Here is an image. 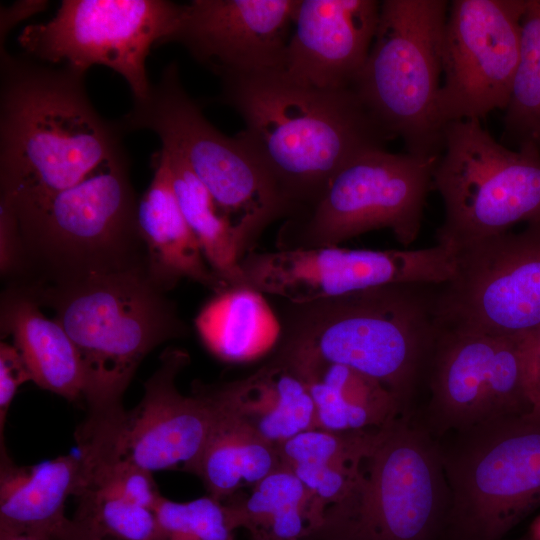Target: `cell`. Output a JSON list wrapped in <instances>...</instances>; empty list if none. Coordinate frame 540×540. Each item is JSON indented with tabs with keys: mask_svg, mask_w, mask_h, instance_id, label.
I'll return each instance as SVG.
<instances>
[{
	"mask_svg": "<svg viewBox=\"0 0 540 540\" xmlns=\"http://www.w3.org/2000/svg\"><path fill=\"white\" fill-rule=\"evenodd\" d=\"M223 503L231 527L248 540H306L322 522L311 493L282 465Z\"/></svg>",
	"mask_w": 540,
	"mask_h": 540,
	"instance_id": "4316f807",
	"label": "cell"
},
{
	"mask_svg": "<svg viewBox=\"0 0 540 540\" xmlns=\"http://www.w3.org/2000/svg\"><path fill=\"white\" fill-rule=\"evenodd\" d=\"M450 489L439 441L415 414L381 428L354 490L307 540H442Z\"/></svg>",
	"mask_w": 540,
	"mask_h": 540,
	"instance_id": "8992f818",
	"label": "cell"
},
{
	"mask_svg": "<svg viewBox=\"0 0 540 540\" xmlns=\"http://www.w3.org/2000/svg\"><path fill=\"white\" fill-rule=\"evenodd\" d=\"M48 5L43 0L17 1L14 4L1 7L0 13V44H4L9 32L22 20L44 10Z\"/></svg>",
	"mask_w": 540,
	"mask_h": 540,
	"instance_id": "d590c367",
	"label": "cell"
},
{
	"mask_svg": "<svg viewBox=\"0 0 540 540\" xmlns=\"http://www.w3.org/2000/svg\"><path fill=\"white\" fill-rule=\"evenodd\" d=\"M375 0H300L284 71L321 89L353 88L379 20Z\"/></svg>",
	"mask_w": 540,
	"mask_h": 540,
	"instance_id": "d6986e66",
	"label": "cell"
},
{
	"mask_svg": "<svg viewBox=\"0 0 540 540\" xmlns=\"http://www.w3.org/2000/svg\"><path fill=\"white\" fill-rule=\"evenodd\" d=\"M300 0H193L161 45L177 43L221 79L283 70Z\"/></svg>",
	"mask_w": 540,
	"mask_h": 540,
	"instance_id": "e0dca14e",
	"label": "cell"
},
{
	"mask_svg": "<svg viewBox=\"0 0 540 540\" xmlns=\"http://www.w3.org/2000/svg\"><path fill=\"white\" fill-rule=\"evenodd\" d=\"M188 360L185 351L167 348L140 403L106 431L119 456L150 472L181 467L194 473L215 425L217 409L204 387L191 396L176 387Z\"/></svg>",
	"mask_w": 540,
	"mask_h": 540,
	"instance_id": "ac0fdd59",
	"label": "cell"
},
{
	"mask_svg": "<svg viewBox=\"0 0 540 540\" xmlns=\"http://www.w3.org/2000/svg\"><path fill=\"white\" fill-rule=\"evenodd\" d=\"M527 378L533 404L531 413L540 415V328L524 338Z\"/></svg>",
	"mask_w": 540,
	"mask_h": 540,
	"instance_id": "e575fe53",
	"label": "cell"
},
{
	"mask_svg": "<svg viewBox=\"0 0 540 540\" xmlns=\"http://www.w3.org/2000/svg\"><path fill=\"white\" fill-rule=\"evenodd\" d=\"M167 0H63L55 16L26 26L18 37L24 53L38 61L87 72L106 66L121 75L133 99L152 83L146 59L161 45L181 12Z\"/></svg>",
	"mask_w": 540,
	"mask_h": 540,
	"instance_id": "7c38bea8",
	"label": "cell"
},
{
	"mask_svg": "<svg viewBox=\"0 0 540 540\" xmlns=\"http://www.w3.org/2000/svg\"><path fill=\"white\" fill-rule=\"evenodd\" d=\"M504 136L540 151V0H527L521 23V46L504 116Z\"/></svg>",
	"mask_w": 540,
	"mask_h": 540,
	"instance_id": "f546056e",
	"label": "cell"
},
{
	"mask_svg": "<svg viewBox=\"0 0 540 540\" xmlns=\"http://www.w3.org/2000/svg\"><path fill=\"white\" fill-rule=\"evenodd\" d=\"M438 158L385 148L362 153L332 177L311 206L284 221L277 250L334 247L378 229H389L398 242L410 245L421 229Z\"/></svg>",
	"mask_w": 540,
	"mask_h": 540,
	"instance_id": "8fae6325",
	"label": "cell"
},
{
	"mask_svg": "<svg viewBox=\"0 0 540 540\" xmlns=\"http://www.w3.org/2000/svg\"><path fill=\"white\" fill-rule=\"evenodd\" d=\"M72 521L81 540H161L154 510L122 498L82 491Z\"/></svg>",
	"mask_w": 540,
	"mask_h": 540,
	"instance_id": "4dcf8cb0",
	"label": "cell"
},
{
	"mask_svg": "<svg viewBox=\"0 0 540 540\" xmlns=\"http://www.w3.org/2000/svg\"><path fill=\"white\" fill-rule=\"evenodd\" d=\"M80 484L79 455L19 467L1 451L0 531L69 540L74 525L65 516V504L69 496L75 497Z\"/></svg>",
	"mask_w": 540,
	"mask_h": 540,
	"instance_id": "7402d4cb",
	"label": "cell"
},
{
	"mask_svg": "<svg viewBox=\"0 0 540 540\" xmlns=\"http://www.w3.org/2000/svg\"><path fill=\"white\" fill-rule=\"evenodd\" d=\"M216 409L215 425L194 474L211 497L224 502L282 464L278 445L262 439L217 406Z\"/></svg>",
	"mask_w": 540,
	"mask_h": 540,
	"instance_id": "83f0119b",
	"label": "cell"
},
{
	"mask_svg": "<svg viewBox=\"0 0 540 540\" xmlns=\"http://www.w3.org/2000/svg\"><path fill=\"white\" fill-rule=\"evenodd\" d=\"M153 510L161 540H235L224 503L210 495L187 502L161 496Z\"/></svg>",
	"mask_w": 540,
	"mask_h": 540,
	"instance_id": "1f68e13d",
	"label": "cell"
},
{
	"mask_svg": "<svg viewBox=\"0 0 540 540\" xmlns=\"http://www.w3.org/2000/svg\"><path fill=\"white\" fill-rule=\"evenodd\" d=\"M444 204L437 244L456 249L508 232L513 225L540 222V151L511 150L480 120L452 121L433 172Z\"/></svg>",
	"mask_w": 540,
	"mask_h": 540,
	"instance_id": "30bf717a",
	"label": "cell"
},
{
	"mask_svg": "<svg viewBox=\"0 0 540 540\" xmlns=\"http://www.w3.org/2000/svg\"><path fill=\"white\" fill-rule=\"evenodd\" d=\"M0 540H52V539L45 536L37 535V534H31V533L0 531Z\"/></svg>",
	"mask_w": 540,
	"mask_h": 540,
	"instance_id": "8d00e7d4",
	"label": "cell"
},
{
	"mask_svg": "<svg viewBox=\"0 0 540 540\" xmlns=\"http://www.w3.org/2000/svg\"><path fill=\"white\" fill-rule=\"evenodd\" d=\"M195 327L212 354L234 363L265 355L282 334L281 322L264 294L247 285L215 293L197 314Z\"/></svg>",
	"mask_w": 540,
	"mask_h": 540,
	"instance_id": "484cf974",
	"label": "cell"
},
{
	"mask_svg": "<svg viewBox=\"0 0 540 540\" xmlns=\"http://www.w3.org/2000/svg\"><path fill=\"white\" fill-rule=\"evenodd\" d=\"M221 81L219 100L245 124L236 136L292 205V216L311 206L348 162L392 140L353 88L312 87L282 70Z\"/></svg>",
	"mask_w": 540,
	"mask_h": 540,
	"instance_id": "7a4b0ae2",
	"label": "cell"
},
{
	"mask_svg": "<svg viewBox=\"0 0 540 540\" xmlns=\"http://www.w3.org/2000/svg\"><path fill=\"white\" fill-rule=\"evenodd\" d=\"M32 381L28 368L14 345L0 343V438L3 447V430L10 404L20 385Z\"/></svg>",
	"mask_w": 540,
	"mask_h": 540,
	"instance_id": "836d02e7",
	"label": "cell"
},
{
	"mask_svg": "<svg viewBox=\"0 0 540 540\" xmlns=\"http://www.w3.org/2000/svg\"><path fill=\"white\" fill-rule=\"evenodd\" d=\"M85 76L0 44V198L52 195L126 153L123 131L95 110Z\"/></svg>",
	"mask_w": 540,
	"mask_h": 540,
	"instance_id": "6da1fadb",
	"label": "cell"
},
{
	"mask_svg": "<svg viewBox=\"0 0 540 540\" xmlns=\"http://www.w3.org/2000/svg\"><path fill=\"white\" fill-rule=\"evenodd\" d=\"M0 271L10 285L21 284L25 278L26 264L16 214L13 208L0 199Z\"/></svg>",
	"mask_w": 540,
	"mask_h": 540,
	"instance_id": "d6a6232c",
	"label": "cell"
},
{
	"mask_svg": "<svg viewBox=\"0 0 540 540\" xmlns=\"http://www.w3.org/2000/svg\"><path fill=\"white\" fill-rule=\"evenodd\" d=\"M40 308L28 287L9 285L1 297L2 336L13 337L35 384L70 401L83 398L84 372L78 351L65 329Z\"/></svg>",
	"mask_w": 540,
	"mask_h": 540,
	"instance_id": "cb8c5ba5",
	"label": "cell"
},
{
	"mask_svg": "<svg viewBox=\"0 0 540 540\" xmlns=\"http://www.w3.org/2000/svg\"><path fill=\"white\" fill-rule=\"evenodd\" d=\"M445 0H384L367 60L353 85L360 100L406 152L438 158Z\"/></svg>",
	"mask_w": 540,
	"mask_h": 540,
	"instance_id": "ba28073f",
	"label": "cell"
},
{
	"mask_svg": "<svg viewBox=\"0 0 540 540\" xmlns=\"http://www.w3.org/2000/svg\"><path fill=\"white\" fill-rule=\"evenodd\" d=\"M240 268L247 286L305 303L388 284L442 285L454 274V251L441 244L417 250L334 246L252 251Z\"/></svg>",
	"mask_w": 540,
	"mask_h": 540,
	"instance_id": "9a60e30c",
	"label": "cell"
},
{
	"mask_svg": "<svg viewBox=\"0 0 540 540\" xmlns=\"http://www.w3.org/2000/svg\"><path fill=\"white\" fill-rule=\"evenodd\" d=\"M539 533H540V518L538 519V521L533 526V534H532V536H536Z\"/></svg>",
	"mask_w": 540,
	"mask_h": 540,
	"instance_id": "74e56055",
	"label": "cell"
},
{
	"mask_svg": "<svg viewBox=\"0 0 540 540\" xmlns=\"http://www.w3.org/2000/svg\"><path fill=\"white\" fill-rule=\"evenodd\" d=\"M127 153L74 186L10 203L25 254L20 285L60 286L91 277L147 270L139 197Z\"/></svg>",
	"mask_w": 540,
	"mask_h": 540,
	"instance_id": "5b68a950",
	"label": "cell"
},
{
	"mask_svg": "<svg viewBox=\"0 0 540 540\" xmlns=\"http://www.w3.org/2000/svg\"><path fill=\"white\" fill-rule=\"evenodd\" d=\"M75 345L84 372L90 420H110L138 366L160 344L184 337L187 326L146 269L91 277L60 286L25 285Z\"/></svg>",
	"mask_w": 540,
	"mask_h": 540,
	"instance_id": "277c9868",
	"label": "cell"
},
{
	"mask_svg": "<svg viewBox=\"0 0 540 540\" xmlns=\"http://www.w3.org/2000/svg\"><path fill=\"white\" fill-rule=\"evenodd\" d=\"M152 180L138 200L137 222L147 252V273L166 292L184 278L214 293L229 286L210 268L173 190L161 149L151 157Z\"/></svg>",
	"mask_w": 540,
	"mask_h": 540,
	"instance_id": "ffe728a7",
	"label": "cell"
},
{
	"mask_svg": "<svg viewBox=\"0 0 540 540\" xmlns=\"http://www.w3.org/2000/svg\"><path fill=\"white\" fill-rule=\"evenodd\" d=\"M161 150L179 207L200 244L206 262L229 287L246 285L240 268L239 240L232 224L185 160L164 146Z\"/></svg>",
	"mask_w": 540,
	"mask_h": 540,
	"instance_id": "f1b7e54d",
	"label": "cell"
},
{
	"mask_svg": "<svg viewBox=\"0 0 540 540\" xmlns=\"http://www.w3.org/2000/svg\"><path fill=\"white\" fill-rule=\"evenodd\" d=\"M204 388L222 412L272 444L279 446L316 428L315 406L306 383L274 355L245 378Z\"/></svg>",
	"mask_w": 540,
	"mask_h": 540,
	"instance_id": "44dd1931",
	"label": "cell"
},
{
	"mask_svg": "<svg viewBox=\"0 0 540 540\" xmlns=\"http://www.w3.org/2000/svg\"><path fill=\"white\" fill-rule=\"evenodd\" d=\"M526 0H453L442 44L444 125L507 108L518 66Z\"/></svg>",
	"mask_w": 540,
	"mask_h": 540,
	"instance_id": "2e32d148",
	"label": "cell"
},
{
	"mask_svg": "<svg viewBox=\"0 0 540 540\" xmlns=\"http://www.w3.org/2000/svg\"><path fill=\"white\" fill-rule=\"evenodd\" d=\"M523 337L443 329L428 370V403L417 416L437 439L531 413Z\"/></svg>",
	"mask_w": 540,
	"mask_h": 540,
	"instance_id": "5bb4252c",
	"label": "cell"
},
{
	"mask_svg": "<svg viewBox=\"0 0 540 540\" xmlns=\"http://www.w3.org/2000/svg\"><path fill=\"white\" fill-rule=\"evenodd\" d=\"M447 435L438 440L451 498L442 540H504L540 508V415Z\"/></svg>",
	"mask_w": 540,
	"mask_h": 540,
	"instance_id": "9c48e42d",
	"label": "cell"
},
{
	"mask_svg": "<svg viewBox=\"0 0 540 540\" xmlns=\"http://www.w3.org/2000/svg\"><path fill=\"white\" fill-rule=\"evenodd\" d=\"M124 132L149 130L179 154L232 224L242 257L254 251L265 229L294 214L275 182L235 135L227 137L203 115L171 61L145 98L117 120Z\"/></svg>",
	"mask_w": 540,
	"mask_h": 540,
	"instance_id": "52a82bcc",
	"label": "cell"
},
{
	"mask_svg": "<svg viewBox=\"0 0 540 540\" xmlns=\"http://www.w3.org/2000/svg\"><path fill=\"white\" fill-rule=\"evenodd\" d=\"M379 431L313 428L279 445L282 466L311 493L322 520L327 508L341 502L357 486Z\"/></svg>",
	"mask_w": 540,
	"mask_h": 540,
	"instance_id": "d4e9b609",
	"label": "cell"
},
{
	"mask_svg": "<svg viewBox=\"0 0 540 540\" xmlns=\"http://www.w3.org/2000/svg\"><path fill=\"white\" fill-rule=\"evenodd\" d=\"M454 251V274L436 295L443 329L523 337L540 328V222Z\"/></svg>",
	"mask_w": 540,
	"mask_h": 540,
	"instance_id": "4fadbf2b",
	"label": "cell"
},
{
	"mask_svg": "<svg viewBox=\"0 0 540 540\" xmlns=\"http://www.w3.org/2000/svg\"><path fill=\"white\" fill-rule=\"evenodd\" d=\"M533 540H540V533L532 538Z\"/></svg>",
	"mask_w": 540,
	"mask_h": 540,
	"instance_id": "f35d334b",
	"label": "cell"
},
{
	"mask_svg": "<svg viewBox=\"0 0 540 540\" xmlns=\"http://www.w3.org/2000/svg\"><path fill=\"white\" fill-rule=\"evenodd\" d=\"M433 285L396 283L286 305L277 349L345 365L389 388L413 414L442 331ZM435 286V285H434Z\"/></svg>",
	"mask_w": 540,
	"mask_h": 540,
	"instance_id": "3957f363",
	"label": "cell"
},
{
	"mask_svg": "<svg viewBox=\"0 0 540 540\" xmlns=\"http://www.w3.org/2000/svg\"><path fill=\"white\" fill-rule=\"evenodd\" d=\"M274 356L292 367L306 383L315 406L316 428L376 430L406 415L389 388L353 368L280 349Z\"/></svg>",
	"mask_w": 540,
	"mask_h": 540,
	"instance_id": "603a6c76",
	"label": "cell"
}]
</instances>
